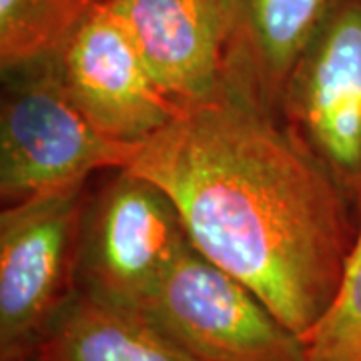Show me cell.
Instances as JSON below:
<instances>
[{"mask_svg": "<svg viewBox=\"0 0 361 361\" xmlns=\"http://www.w3.org/2000/svg\"><path fill=\"white\" fill-rule=\"evenodd\" d=\"M303 343L307 361H361V217L334 301Z\"/></svg>", "mask_w": 361, "mask_h": 361, "instance_id": "cell-12", "label": "cell"}, {"mask_svg": "<svg viewBox=\"0 0 361 361\" xmlns=\"http://www.w3.org/2000/svg\"><path fill=\"white\" fill-rule=\"evenodd\" d=\"M141 313L201 361H307L303 339L191 243Z\"/></svg>", "mask_w": 361, "mask_h": 361, "instance_id": "cell-6", "label": "cell"}, {"mask_svg": "<svg viewBox=\"0 0 361 361\" xmlns=\"http://www.w3.org/2000/svg\"><path fill=\"white\" fill-rule=\"evenodd\" d=\"M89 183L0 211V361L32 357L78 291V247Z\"/></svg>", "mask_w": 361, "mask_h": 361, "instance_id": "cell-3", "label": "cell"}, {"mask_svg": "<svg viewBox=\"0 0 361 361\" xmlns=\"http://www.w3.org/2000/svg\"><path fill=\"white\" fill-rule=\"evenodd\" d=\"M339 0H225L227 66L277 113L289 73Z\"/></svg>", "mask_w": 361, "mask_h": 361, "instance_id": "cell-9", "label": "cell"}, {"mask_svg": "<svg viewBox=\"0 0 361 361\" xmlns=\"http://www.w3.org/2000/svg\"><path fill=\"white\" fill-rule=\"evenodd\" d=\"M68 99L106 139L142 145L183 111L157 82L109 0L54 54Z\"/></svg>", "mask_w": 361, "mask_h": 361, "instance_id": "cell-7", "label": "cell"}, {"mask_svg": "<svg viewBox=\"0 0 361 361\" xmlns=\"http://www.w3.org/2000/svg\"><path fill=\"white\" fill-rule=\"evenodd\" d=\"M20 361H37L35 357H26V360H20Z\"/></svg>", "mask_w": 361, "mask_h": 361, "instance_id": "cell-13", "label": "cell"}, {"mask_svg": "<svg viewBox=\"0 0 361 361\" xmlns=\"http://www.w3.org/2000/svg\"><path fill=\"white\" fill-rule=\"evenodd\" d=\"M157 82L179 104L205 99L227 66L225 0H109Z\"/></svg>", "mask_w": 361, "mask_h": 361, "instance_id": "cell-8", "label": "cell"}, {"mask_svg": "<svg viewBox=\"0 0 361 361\" xmlns=\"http://www.w3.org/2000/svg\"><path fill=\"white\" fill-rule=\"evenodd\" d=\"M277 115L361 217V0H339L289 73Z\"/></svg>", "mask_w": 361, "mask_h": 361, "instance_id": "cell-5", "label": "cell"}, {"mask_svg": "<svg viewBox=\"0 0 361 361\" xmlns=\"http://www.w3.org/2000/svg\"><path fill=\"white\" fill-rule=\"evenodd\" d=\"M179 211L157 183L130 169L90 189L78 247V291L141 313L189 245Z\"/></svg>", "mask_w": 361, "mask_h": 361, "instance_id": "cell-4", "label": "cell"}, {"mask_svg": "<svg viewBox=\"0 0 361 361\" xmlns=\"http://www.w3.org/2000/svg\"><path fill=\"white\" fill-rule=\"evenodd\" d=\"M37 361H201L139 311L82 291L68 301L32 355Z\"/></svg>", "mask_w": 361, "mask_h": 361, "instance_id": "cell-10", "label": "cell"}, {"mask_svg": "<svg viewBox=\"0 0 361 361\" xmlns=\"http://www.w3.org/2000/svg\"><path fill=\"white\" fill-rule=\"evenodd\" d=\"M106 0H0V68L49 59Z\"/></svg>", "mask_w": 361, "mask_h": 361, "instance_id": "cell-11", "label": "cell"}, {"mask_svg": "<svg viewBox=\"0 0 361 361\" xmlns=\"http://www.w3.org/2000/svg\"><path fill=\"white\" fill-rule=\"evenodd\" d=\"M130 171L173 199L191 245L303 337L331 305L360 219L241 73L145 141Z\"/></svg>", "mask_w": 361, "mask_h": 361, "instance_id": "cell-1", "label": "cell"}, {"mask_svg": "<svg viewBox=\"0 0 361 361\" xmlns=\"http://www.w3.org/2000/svg\"><path fill=\"white\" fill-rule=\"evenodd\" d=\"M139 149L90 125L68 99L54 56L2 71V207L89 183L97 171L129 169Z\"/></svg>", "mask_w": 361, "mask_h": 361, "instance_id": "cell-2", "label": "cell"}]
</instances>
